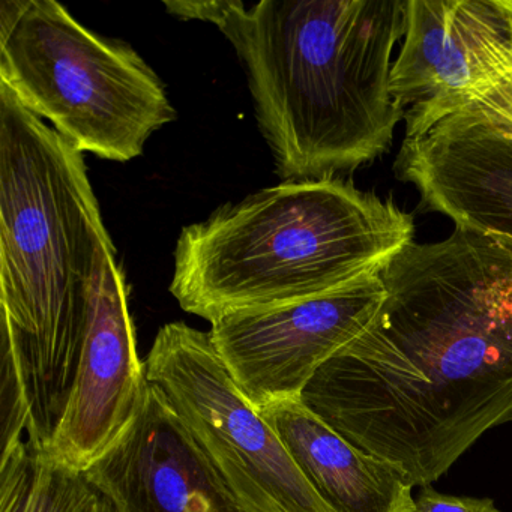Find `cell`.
Listing matches in <instances>:
<instances>
[{"mask_svg": "<svg viewBox=\"0 0 512 512\" xmlns=\"http://www.w3.org/2000/svg\"><path fill=\"white\" fill-rule=\"evenodd\" d=\"M0 512H119L88 472L28 440L2 451Z\"/></svg>", "mask_w": 512, "mask_h": 512, "instance_id": "13", "label": "cell"}, {"mask_svg": "<svg viewBox=\"0 0 512 512\" xmlns=\"http://www.w3.org/2000/svg\"><path fill=\"white\" fill-rule=\"evenodd\" d=\"M457 109H466L479 118L512 134V37L508 20L491 35L479 56L478 77L472 88L439 109L406 125V136H415Z\"/></svg>", "mask_w": 512, "mask_h": 512, "instance_id": "14", "label": "cell"}, {"mask_svg": "<svg viewBox=\"0 0 512 512\" xmlns=\"http://www.w3.org/2000/svg\"><path fill=\"white\" fill-rule=\"evenodd\" d=\"M112 238L85 158L0 85L2 388L49 451L70 400Z\"/></svg>", "mask_w": 512, "mask_h": 512, "instance_id": "2", "label": "cell"}, {"mask_svg": "<svg viewBox=\"0 0 512 512\" xmlns=\"http://www.w3.org/2000/svg\"><path fill=\"white\" fill-rule=\"evenodd\" d=\"M214 23L247 71L260 130L284 181L352 172L388 152L403 110L391 92L404 0L167 2Z\"/></svg>", "mask_w": 512, "mask_h": 512, "instance_id": "3", "label": "cell"}, {"mask_svg": "<svg viewBox=\"0 0 512 512\" xmlns=\"http://www.w3.org/2000/svg\"><path fill=\"white\" fill-rule=\"evenodd\" d=\"M398 181L412 185L422 211L458 229L512 239V134L457 109L412 137L394 163Z\"/></svg>", "mask_w": 512, "mask_h": 512, "instance_id": "10", "label": "cell"}, {"mask_svg": "<svg viewBox=\"0 0 512 512\" xmlns=\"http://www.w3.org/2000/svg\"><path fill=\"white\" fill-rule=\"evenodd\" d=\"M259 413L332 512H416L413 485L400 470L356 448L301 401Z\"/></svg>", "mask_w": 512, "mask_h": 512, "instance_id": "12", "label": "cell"}, {"mask_svg": "<svg viewBox=\"0 0 512 512\" xmlns=\"http://www.w3.org/2000/svg\"><path fill=\"white\" fill-rule=\"evenodd\" d=\"M497 4L505 13L506 20H508L509 34L512 37V0H497Z\"/></svg>", "mask_w": 512, "mask_h": 512, "instance_id": "16", "label": "cell"}, {"mask_svg": "<svg viewBox=\"0 0 512 512\" xmlns=\"http://www.w3.org/2000/svg\"><path fill=\"white\" fill-rule=\"evenodd\" d=\"M416 512H502L491 499L449 496L433 487H422L415 497Z\"/></svg>", "mask_w": 512, "mask_h": 512, "instance_id": "15", "label": "cell"}, {"mask_svg": "<svg viewBox=\"0 0 512 512\" xmlns=\"http://www.w3.org/2000/svg\"><path fill=\"white\" fill-rule=\"evenodd\" d=\"M86 472L119 512H245L152 383L136 418Z\"/></svg>", "mask_w": 512, "mask_h": 512, "instance_id": "9", "label": "cell"}, {"mask_svg": "<svg viewBox=\"0 0 512 512\" xmlns=\"http://www.w3.org/2000/svg\"><path fill=\"white\" fill-rule=\"evenodd\" d=\"M371 325L299 401L344 439L427 487L512 421V239L458 229L401 248Z\"/></svg>", "mask_w": 512, "mask_h": 512, "instance_id": "1", "label": "cell"}, {"mask_svg": "<svg viewBox=\"0 0 512 512\" xmlns=\"http://www.w3.org/2000/svg\"><path fill=\"white\" fill-rule=\"evenodd\" d=\"M413 233L391 199L338 176L284 181L184 227L170 293L209 323L283 307L380 274Z\"/></svg>", "mask_w": 512, "mask_h": 512, "instance_id": "4", "label": "cell"}, {"mask_svg": "<svg viewBox=\"0 0 512 512\" xmlns=\"http://www.w3.org/2000/svg\"><path fill=\"white\" fill-rule=\"evenodd\" d=\"M0 85L77 151L127 163L176 112L160 77L124 41L55 0L0 4Z\"/></svg>", "mask_w": 512, "mask_h": 512, "instance_id": "5", "label": "cell"}, {"mask_svg": "<svg viewBox=\"0 0 512 512\" xmlns=\"http://www.w3.org/2000/svg\"><path fill=\"white\" fill-rule=\"evenodd\" d=\"M506 25L497 0H406L391 92L406 124L472 88L485 41Z\"/></svg>", "mask_w": 512, "mask_h": 512, "instance_id": "11", "label": "cell"}, {"mask_svg": "<svg viewBox=\"0 0 512 512\" xmlns=\"http://www.w3.org/2000/svg\"><path fill=\"white\" fill-rule=\"evenodd\" d=\"M137 353L124 269L115 245L101 253L76 380L49 452L86 470L136 418L148 389Z\"/></svg>", "mask_w": 512, "mask_h": 512, "instance_id": "8", "label": "cell"}, {"mask_svg": "<svg viewBox=\"0 0 512 512\" xmlns=\"http://www.w3.org/2000/svg\"><path fill=\"white\" fill-rule=\"evenodd\" d=\"M145 367L148 382L161 389L245 512H332L248 403L209 332L167 323Z\"/></svg>", "mask_w": 512, "mask_h": 512, "instance_id": "6", "label": "cell"}, {"mask_svg": "<svg viewBox=\"0 0 512 512\" xmlns=\"http://www.w3.org/2000/svg\"><path fill=\"white\" fill-rule=\"evenodd\" d=\"M385 299L380 274L370 275L316 298L218 317L209 337L259 412L299 400L316 371L371 325Z\"/></svg>", "mask_w": 512, "mask_h": 512, "instance_id": "7", "label": "cell"}]
</instances>
